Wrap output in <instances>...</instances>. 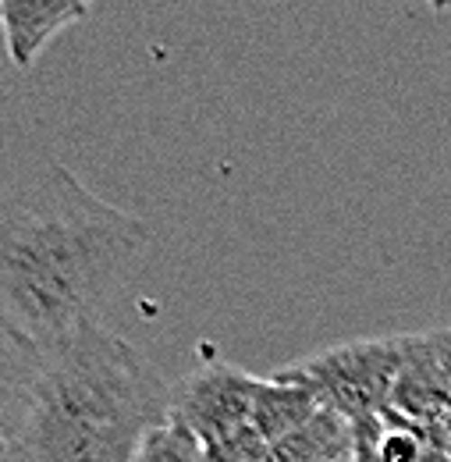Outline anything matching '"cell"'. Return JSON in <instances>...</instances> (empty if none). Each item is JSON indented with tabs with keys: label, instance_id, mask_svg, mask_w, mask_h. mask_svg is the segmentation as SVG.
I'll return each mask as SVG.
<instances>
[{
	"label": "cell",
	"instance_id": "obj_1",
	"mask_svg": "<svg viewBox=\"0 0 451 462\" xmlns=\"http://www.w3.org/2000/svg\"><path fill=\"white\" fill-rule=\"evenodd\" d=\"M150 245V225L47 168L0 185V324L36 356L97 320Z\"/></svg>",
	"mask_w": 451,
	"mask_h": 462
},
{
	"label": "cell",
	"instance_id": "obj_2",
	"mask_svg": "<svg viewBox=\"0 0 451 462\" xmlns=\"http://www.w3.org/2000/svg\"><path fill=\"white\" fill-rule=\"evenodd\" d=\"M168 420L170 384L153 359L89 320L40 352L4 462H132Z\"/></svg>",
	"mask_w": 451,
	"mask_h": 462
},
{
	"label": "cell",
	"instance_id": "obj_3",
	"mask_svg": "<svg viewBox=\"0 0 451 462\" xmlns=\"http://www.w3.org/2000/svg\"><path fill=\"white\" fill-rule=\"evenodd\" d=\"M401 366L405 335H384L317 348L288 366H278L274 377L306 388L320 409H331L348 423H359L388 412Z\"/></svg>",
	"mask_w": 451,
	"mask_h": 462
},
{
	"label": "cell",
	"instance_id": "obj_4",
	"mask_svg": "<svg viewBox=\"0 0 451 462\" xmlns=\"http://www.w3.org/2000/svg\"><path fill=\"white\" fill-rule=\"evenodd\" d=\"M263 377L231 363H207L170 388V420L181 423L203 448L235 438L253 423V405Z\"/></svg>",
	"mask_w": 451,
	"mask_h": 462
},
{
	"label": "cell",
	"instance_id": "obj_5",
	"mask_svg": "<svg viewBox=\"0 0 451 462\" xmlns=\"http://www.w3.org/2000/svg\"><path fill=\"white\" fill-rule=\"evenodd\" d=\"M388 409L409 420L430 448H451V388L434 352L430 331L405 335V366L398 374Z\"/></svg>",
	"mask_w": 451,
	"mask_h": 462
},
{
	"label": "cell",
	"instance_id": "obj_6",
	"mask_svg": "<svg viewBox=\"0 0 451 462\" xmlns=\"http://www.w3.org/2000/svg\"><path fill=\"white\" fill-rule=\"evenodd\" d=\"M89 18V4L82 0H7L0 4V29L7 40V54L14 68H32L36 58L51 47L64 29Z\"/></svg>",
	"mask_w": 451,
	"mask_h": 462
},
{
	"label": "cell",
	"instance_id": "obj_7",
	"mask_svg": "<svg viewBox=\"0 0 451 462\" xmlns=\"http://www.w3.org/2000/svg\"><path fill=\"white\" fill-rule=\"evenodd\" d=\"M317 412H320V402L306 388H299V384L281 381V377L271 374L260 384V395H256V405H253V423L249 427L274 448L278 441L291 438L295 430H302Z\"/></svg>",
	"mask_w": 451,
	"mask_h": 462
},
{
	"label": "cell",
	"instance_id": "obj_8",
	"mask_svg": "<svg viewBox=\"0 0 451 462\" xmlns=\"http://www.w3.org/2000/svg\"><path fill=\"white\" fill-rule=\"evenodd\" d=\"M36 363L40 356L0 324V448H7V441L22 423V412L36 381Z\"/></svg>",
	"mask_w": 451,
	"mask_h": 462
},
{
	"label": "cell",
	"instance_id": "obj_9",
	"mask_svg": "<svg viewBox=\"0 0 451 462\" xmlns=\"http://www.w3.org/2000/svg\"><path fill=\"white\" fill-rule=\"evenodd\" d=\"M132 462H203V445L181 423L168 420L157 430H150Z\"/></svg>",
	"mask_w": 451,
	"mask_h": 462
},
{
	"label": "cell",
	"instance_id": "obj_10",
	"mask_svg": "<svg viewBox=\"0 0 451 462\" xmlns=\"http://www.w3.org/2000/svg\"><path fill=\"white\" fill-rule=\"evenodd\" d=\"M430 342H434V352H437V359H441L445 381H448V388H451V328H437V331H430Z\"/></svg>",
	"mask_w": 451,
	"mask_h": 462
},
{
	"label": "cell",
	"instance_id": "obj_11",
	"mask_svg": "<svg viewBox=\"0 0 451 462\" xmlns=\"http://www.w3.org/2000/svg\"><path fill=\"white\" fill-rule=\"evenodd\" d=\"M423 462H451V448H427Z\"/></svg>",
	"mask_w": 451,
	"mask_h": 462
},
{
	"label": "cell",
	"instance_id": "obj_12",
	"mask_svg": "<svg viewBox=\"0 0 451 462\" xmlns=\"http://www.w3.org/2000/svg\"><path fill=\"white\" fill-rule=\"evenodd\" d=\"M0 459H4V448H0Z\"/></svg>",
	"mask_w": 451,
	"mask_h": 462
},
{
	"label": "cell",
	"instance_id": "obj_13",
	"mask_svg": "<svg viewBox=\"0 0 451 462\" xmlns=\"http://www.w3.org/2000/svg\"><path fill=\"white\" fill-rule=\"evenodd\" d=\"M0 462H4V459H0Z\"/></svg>",
	"mask_w": 451,
	"mask_h": 462
}]
</instances>
